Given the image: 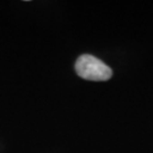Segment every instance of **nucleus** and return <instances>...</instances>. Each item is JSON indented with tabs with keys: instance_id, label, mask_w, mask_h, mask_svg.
Returning <instances> with one entry per match:
<instances>
[{
	"instance_id": "obj_1",
	"label": "nucleus",
	"mask_w": 153,
	"mask_h": 153,
	"mask_svg": "<svg viewBox=\"0 0 153 153\" xmlns=\"http://www.w3.org/2000/svg\"><path fill=\"white\" fill-rule=\"evenodd\" d=\"M75 71L79 77L94 82L108 81L112 76V71L109 66H107L97 57L86 53L77 58Z\"/></svg>"
}]
</instances>
